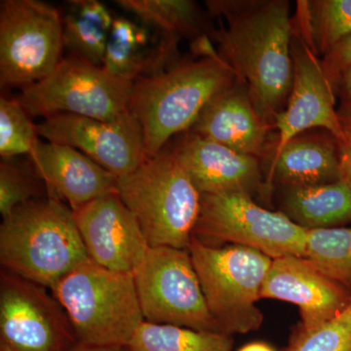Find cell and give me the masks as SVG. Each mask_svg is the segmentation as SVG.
Segmentation results:
<instances>
[{
	"instance_id": "cell-1",
	"label": "cell",
	"mask_w": 351,
	"mask_h": 351,
	"mask_svg": "<svg viewBox=\"0 0 351 351\" xmlns=\"http://www.w3.org/2000/svg\"><path fill=\"white\" fill-rule=\"evenodd\" d=\"M209 12L226 24L211 32L219 56L237 82L250 92L258 110L274 124L293 84V19L285 0L207 1Z\"/></svg>"
},
{
	"instance_id": "cell-2",
	"label": "cell",
	"mask_w": 351,
	"mask_h": 351,
	"mask_svg": "<svg viewBox=\"0 0 351 351\" xmlns=\"http://www.w3.org/2000/svg\"><path fill=\"white\" fill-rule=\"evenodd\" d=\"M237 76L221 57L199 58L138 78L129 110L142 128L145 156H157L170 138L191 130L201 112Z\"/></svg>"
},
{
	"instance_id": "cell-3",
	"label": "cell",
	"mask_w": 351,
	"mask_h": 351,
	"mask_svg": "<svg viewBox=\"0 0 351 351\" xmlns=\"http://www.w3.org/2000/svg\"><path fill=\"white\" fill-rule=\"evenodd\" d=\"M88 260L73 210L57 198L29 201L0 226L3 270L50 290Z\"/></svg>"
},
{
	"instance_id": "cell-4",
	"label": "cell",
	"mask_w": 351,
	"mask_h": 351,
	"mask_svg": "<svg viewBox=\"0 0 351 351\" xmlns=\"http://www.w3.org/2000/svg\"><path fill=\"white\" fill-rule=\"evenodd\" d=\"M117 193L137 219L149 246L188 250L199 217L201 193L170 147L117 178Z\"/></svg>"
},
{
	"instance_id": "cell-5",
	"label": "cell",
	"mask_w": 351,
	"mask_h": 351,
	"mask_svg": "<svg viewBox=\"0 0 351 351\" xmlns=\"http://www.w3.org/2000/svg\"><path fill=\"white\" fill-rule=\"evenodd\" d=\"M51 291L78 343L126 348L145 321L134 274L113 271L91 260L71 270Z\"/></svg>"
},
{
	"instance_id": "cell-6",
	"label": "cell",
	"mask_w": 351,
	"mask_h": 351,
	"mask_svg": "<svg viewBox=\"0 0 351 351\" xmlns=\"http://www.w3.org/2000/svg\"><path fill=\"white\" fill-rule=\"evenodd\" d=\"M188 251L219 331L232 336L262 326L263 314L256 304L272 258L239 245L207 244L195 235Z\"/></svg>"
},
{
	"instance_id": "cell-7",
	"label": "cell",
	"mask_w": 351,
	"mask_h": 351,
	"mask_svg": "<svg viewBox=\"0 0 351 351\" xmlns=\"http://www.w3.org/2000/svg\"><path fill=\"white\" fill-rule=\"evenodd\" d=\"M133 83L104 66L69 56L47 77L23 88L16 99L31 117L66 113L114 121L130 112Z\"/></svg>"
},
{
	"instance_id": "cell-8",
	"label": "cell",
	"mask_w": 351,
	"mask_h": 351,
	"mask_svg": "<svg viewBox=\"0 0 351 351\" xmlns=\"http://www.w3.org/2000/svg\"><path fill=\"white\" fill-rule=\"evenodd\" d=\"M63 15L38 0L0 2V84L25 88L62 61Z\"/></svg>"
},
{
	"instance_id": "cell-9",
	"label": "cell",
	"mask_w": 351,
	"mask_h": 351,
	"mask_svg": "<svg viewBox=\"0 0 351 351\" xmlns=\"http://www.w3.org/2000/svg\"><path fill=\"white\" fill-rule=\"evenodd\" d=\"M197 239L248 247L274 258L304 257L307 230L285 214L265 209L241 193L201 195Z\"/></svg>"
},
{
	"instance_id": "cell-10",
	"label": "cell",
	"mask_w": 351,
	"mask_h": 351,
	"mask_svg": "<svg viewBox=\"0 0 351 351\" xmlns=\"http://www.w3.org/2000/svg\"><path fill=\"white\" fill-rule=\"evenodd\" d=\"M134 280L145 321L221 332L188 250L151 247L134 272Z\"/></svg>"
},
{
	"instance_id": "cell-11",
	"label": "cell",
	"mask_w": 351,
	"mask_h": 351,
	"mask_svg": "<svg viewBox=\"0 0 351 351\" xmlns=\"http://www.w3.org/2000/svg\"><path fill=\"white\" fill-rule=\"evenodd\" d=\"M77 343L66 311L47 288L2 270L1 351H71Z\"/></svg>"
},
{
	"instance_id": "cell-12",
	"label": "cell",
	"mask_w": 351,
	"mask_h": 351,
	"mask_svg": "<svg viewBox=\"0 0 351 351\" xmlns=\"http://www.w3.org/2000/svg\"><path fill=\"white\" fill-rule=\"evenodd\" d=\"M39 137L86 154L115 177L130 174L147 160L142 128L131 112L114 121L62 114L36 124Z\"/></svg>"
},
{
	"instance_id": "cell-13",
	"label": "cell",
	"mask_w": 351,
	"mask_h": 351,
	"mask_svg": "<svg viewBox=\"0 0 351 351\" xmlns=\"http://www.w3.org/2000/svg\"><path fill=\"white\" fill-rule=\"evenodd\" d=\"M291 54L292 89L286 108L274 119L278 137L274 156L292 138L311 129H323L339 144H346L338 110L335 108V88L325 73L322 61L294 29Z\"/></svg>"
},
{
	"instance_id": "cell-14",
	"label": "cell",
	"mask_w": 351,
	"mask_h": 351,
	"mask_svg": "<svg viewBox=\"0 0 351 351\" xmlns=\"http://www.w3.org/2000/svg\"><path fill=\"white\" fill-rule=\"evenodd\" d=\"M73 212L90 260L113 271L134 274L151 246L117 191Z\"/></svg>"
},
{
	"instance_id": "cell-15",
	"label": "cell",
	"mask_w": 351,
	"mask_h": 351,
	"mask_svg": "<svg viewBox=\"0 0 351 351\" xmlns=\"http://www.w3.org/2000/svg\"><path fill=\"white\" fill-rule=\"evenodd\" d=\"M261 299L279 300L299 306L302 331L309 332L343 313L351 294L297 256L274 258Z\"/></svg>"
},
{
	"instance_id": "cell-16",
	"label": "cell",
	"mask_w": 351,
	"mask_h": 351,
	"mask_svg": "<svg viewBox=\"0 0 351 351\" xmlns=\"http://www.w3.org/2000/svg\"><path fill=\"white\" fill-rule=\"evenodd\" d=\"M179 136L171 151L201 195L253 196L263 186L260 158L239 154L191 131Z\"/></svg>"
},
{
	"instance_id": "cell-17",
	"label": "cell",
	"mask_w": 351,
	"mask_h": 351,
	"mask_svg": "<svg viewBox=\"0 0 351 351\" xmlns=\"http://www.w3.org/2000/svg\"><path fill=\"white\" fill-rule=\"evenodd\" d=\"M29 156L49 196L66 201L73 211L117 191L114 175L69 145L38 140Z\"/></svg>"
},
{
	"instance_id": "cell-18",
	"label": "cell",
	"mask_w": 351,
	"mask_h": 351,
	"mask_svg": "<svg viewBox=\"0 0 351 351\" xmlns=\"http://www.w3.org/2000/svg\"><path fill=\"white\" fill-rule=\"evenodd\" d=\"M271 127L274 124L258 110L248 89L237 82L209 101L189 131L261 159Z\"/></svg>"
},
{
	"instance_id": "cell-19",
	"label": "cell",
	"mask_w": 351,
	"mask_h": 351,
	"mask_svg": "<svg viewBox=\"0 0 351 351\" xmlns=\"http://www.w3.org/2000/svg\"><path fill=\"white\" fill-rule=\"evenodd\" d=\"M341 147L331 134L302 133L290 141L270 163L269 182L288 188L316 186L341 180Z\"/></svg>"
},
{
	"instance_id": "cell-20",
	"label": "cell",
	"mask_w": 351,
	"mask_h": 351,
	"mask_svg": "<svg viewBox=\"0 0 351 351\" xmlns=\"http://www.w3.org/2000/svg\"><path fill=\"white\" fill-rule=\"evenodd\" d=\"M283 213L306 230L341 228L351 223V188L343 180L286 189Z\"/></svg>"
},
{
	"instance_id": "cell-21",
	"label": "cell",
	"mask_w": 351,
	"mask_h": 351,
	"mask_svg": "<svg viewBox=\"0 0 351 351\" xmlns=\"http://www.w3.org/2000/svg\"><path fill=\"white\" fill-rule=\"evenodd\" d=\"M293 29L317 56L325 57L351 36V0L298 1Z\"/></svg>"
},
{
	"instance_id": "cell-22",
	"label": "cell",
	"mask_w": 351,
	"mask_h": 351,
	"mask_svg": "<svg viewBox=\"0 0 351 351\" xmlns=\"http://www.w3.org/2000/svg\"><path fill=\"white\" fill-rule=\"evenodd\" d=\"M232 336L175 325L144 322L126 348L129 351H232Z\"/></svg>"
},
{
	"instance_id": "cell-23",
	"label": "cell",
	"mask_w": 351,
	"mask_h": 351,
	"mask_svg": "<svg viewBox=\"0 0 351 351\" xmlns=\"http://www.w3.org/2000/svg\"><path fill=\"white\" fill-rule=\"evenodd\" d=\"M124 10L133 13L145 24L160 29L163 34L196 38L201 36L199 8L189 0H117Z\"/></svg>"
},
{
	"instance_id": "cell-24",
	"label": "cell",
	"mask_w": 351,
	"mask_h": 351,
	"mask_svg": "<svg viewBox=\"0 0 351 351\" xmlns=\"http://www.w3.org/2000/svg\"><path fill=\"white\" fill-rule=\"evenodd\" d=\"M304 258L351 294V226L307 230Z\"/></svg>"
},
{
	"instance_id": "cell-25",
	"label": "cell",
	"mask_w": 351,
	"mask_h": 351,
	"mask_svg": "<svg viewBox=\"0 0 351 351\" xmlns=\"http://www.w3.org/2000/svg\"><path fill=\"white\" fill-rule=\"evenodd\" d=\"M39 140L36 124L16 98H0V156L2 159L29 156Z\"/></svg>"
},
{
	"instance_id": "cell-26",
	"label": "cell",
	"mask_w": 351,
	"mask_h": 351,
	"mask_svg": "<svg viewBox=\"0 0 351 351\" xmlns=\"http://www.w3.org/2000/svg\"><path fill=\"white\" fill-rule=\"evenodd\" d=\"M41 179L27 164L17 163L12 159H2L0 163V213L5 218L16 208L29 201L40 198Z\"/></svg>"
},
{
	"instance_id": "cell-27",
	"label": "cell",
	"mask_w": 351,
	"mask_h": 351,
	"mask_svg": "<svg viewBox=\"0 0 351 351\" xmlns=\"http://www.w3.org/2000/svg\"><path fill=\"white\" fill-rule=\"evenodd\" d=\"M64 47L71 56L103 66L110 32L69 10L63 16Z\"/></svg>"
},
{
	"instance_id": "cell-28",
	"label": "cell",
	"mask_w": 351,
	"mask_h": 351,
	"mask_svg": "<svg viewBox=\"0 0 351 351\" xmlns=\"http://www.w3.org/2000/svg\"><path fill=\"white\" fill-rule=\"evenodd\" d=\"M288 351H351V302L337 317L313 331L300 329Z\"/></svg>"
},
{
	"instance_id": "cell-29",
	"label": "cell",
	"mask_w": 351,
	"mask_h": 351,
	"mask_svg": "<svg viewBox=\"0 0 351 351\" xmlns=\"http://www.w3.org/2000/svg\"><path fill=\"white\" fill-rule=\"evenodd\" d=\"M149 34L147 27H140L136 23L124 17H115L113 21L112 29L110 32V39L131 48L134 50H141L147 46Z\"/></svg>"
},
{
	"instance_id": "cell-30",
	"label": "cell",
	"mask_w": 351,
	"mask_h": 351,
	"mask_svg": "<svg viewBox=\"0 0 351 351\" xmlns=\"http://www.w3.org/2000/svg\"><path fill=\"white\" fill-rule=\"evenodd\" d=\"M68 4L71 7L69 10L76 15L110 32L115 17L105 4L97 0H73L68 1Z\"/></svg>"
},
{
	"instance_id": "cell-31",
	"label": "cell",
	"mask_w": 351,
	"mask_h": 351,
	"mask_svg": "<svg viewBox=\"0 0 351 351\" xmlns=\"http://www.w3.org/2000/svg\"><path fill=\"white\" fill-rule=\"evenodd\" d=\"M321 61L328 78L332 86L336 88L339 76L351 66V36L339 43Z\"/></svg>"
},
{
	"instance_id": "cell-32",
	"label": "cell",
	"mask_w": 351,
	"mask_h": 351,
	"mask_svg": "<svg viewBox=\"0 0 351 351\" xmlns=\"http://www.w3.org/2000/svg\"><path fill=\"white\" fill-rule=\"evenodd\" d=\"M339 147H341V154H339L341 180L351 188V145L339 144Z\"/></svg>"
},
{
	"instance_id": "cell-33",
	"label": "cell",
	"mask_w": 351,
	"mask_h": 351,
	"mask_svg": "<svg viewBox=\"0 0 351 351\" xmlns=\"http://www.w3.org/2000/svg\"><path fill=\"white\" fill-rule=\"evenodd\" d=\"M337 87L339 88L343 97V105L351 107V66L343 71L339 76Z\"/></svg>"
},
{
	"instance_id": "cell-34",
	"label": "cell",
	"mask_w": 351,
	"mask_h": 351,
	"mask_svg": "<svg viewBox=\"0 0 351 351\" xmlns=\"http://www.w3.org/2000/svg\"><path fill=\"white\" fill-rule=\"evenodd\" d=\"M339 123L345 135L346 144L351 145V107L350 106H341L338 110Z\"/></svg>"
},
{
	"instance_id": "cell-35",
	"label": "cell",
	"mask_w": 351,
	"mask_h": 351,
	"mask_svg": "<svg viewBox=\"0 0 351 351\" xmlns=\"http://www.w3.org/2000/svg\"><path fill=\"white\" fill-rule=\"evenodd\" d=\"M71 351H129L125 346H98L77 343Z\"/></svg>"
},
{
	"instance_id": "cell-36",
	"label": "cell",
	"mask_w": 351,
	"mask_h": 351,
	"mask_svg": "<svg viewBox=\"0 0 351 351\" xmlns=\"http://www.w3.org/2000/svg\"><path fill=\"white\" fill-rule=\"evenodd\" d=\"M239 351H276L272 346L262 341H256V343H248L240 348Z\"/></svg>"
}]
</instances>
